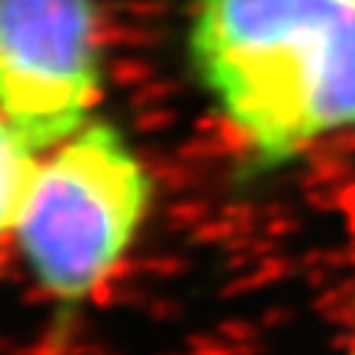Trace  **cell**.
Instances as JSON below:
<instances>
[{"instance_id": "cell-1", "label": "cell", "mask_w": 355, "mask_h": 355, "mask_svg": "<svg viewBox=\"0 0 355 355\" xmlns=\"http://www.w3.org/2000/svg\"><path fill=\"white\" fill-rule=\"evenodd\" d=\"M190 60L263 163L355 125V6L343 0H196Z\"/></svg>"}, {"instance_id": "cell-2", "label": "cell", "mask_w": 355, "mask_h": 355, "mask_svg": "<svg viewBox=\"0 0 355 355\" xmlns=\"http://www.w3.org/2000/svg\"><path fill=\"white\" fill-rule=\"evenodd\" d=\"M151 205L139 154L107 121H89L39 166L15 228L21 254L48 293L83 299L121 263Z\"/></svg>"}, {"instance_id": "cell-3", "label": "cell", "mask_w": 355, "mask_h": 355, "mask_svg": "<svg viewBox=\"0 0 355 355\" xmlns=\"http://www.w3.org/2000/svg\"><path fill=\"white\" fill-rule=\"evenodd\" d=\"M95 0H0V113L42 148L89 125L101 95Z\"/></svg>"}, {"instance_id": "cell-4", "label": "cell", "mask_w": 355, "mask_h": 355, "mask_svg": "<svg viewBox=\"0 0 355 355\" xmlns=\"http://www.w3.org/2000/svg\"><path fill=\"white\" fill-rule=\"evenodd\" d=\"M39 148L0 113V237L15 234L39 175Z\"/></svg>"}, {"instance_id": "cell-5", "label": "cell", "mask_w": 355, "mask_h": 355, "mask_svg": "<svg viewBox=\"0 0 355 355\" xmlns=\"http://www.w3.org/2000/svg\"><path fill=\"white\" fill-rule=\"evenodd\" d=\"M343 3H349V6H355V0H343Z\"/></svg>"}]
</instances>
